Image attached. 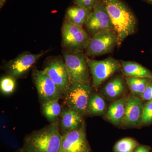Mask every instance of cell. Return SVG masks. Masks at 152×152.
<instances>
[{
  "mask_svg": "<svg viewBox=\"0 0 152 152\" xmlns=\"http://www.w3.org/2000/svg\"><path fill=\"white\" fill-rule=\"evenodd\" d=\"M7 0H0V7L1 8L6 3Z\"/></svg>",
  "mask_w": 152,
  "mask_h": 152,
  "instance_id": "obj_28",
  "label": "cell"
},
{
  "mask_svg": "<svg viewBox=\"0 0 152 152\" xmlns=\"http://www.w3.org/2000/svg\"><path fill=\"white\" fill-rule=\"evenodd\" d=\"M124 80L119 76L111 80L103 88L104 95L110 99H115L122 94L124 90Z\"/></svg>",
  "mask_w": 152,
  "mask_h": 152,
  "instance_id": "obj_20",
  "label": "cell"
},
{
  "mask_svg": "<svg viewBox=\"0 0 152 152\" xmlns=\"http://www.w3.org/2000/svg\"><path fill=\"white\" fill-rule=\"evenodd\" d=\"M105 101L101 95L98 94L91 95L87 106L86 114L93 116H100L105 113Z\"/></svg>",
  "mask_w": 152,
  "mask_h": 152,
  "instance_id": "obj_19",
  "label": "cell"
},
{
  "mask_svg": "<svg viewBox=\"0 0 152 152\" xmlns=\"http://www.w3.org/2000/svg\"><path fill=\"white\" fill-rule=\"evenodd\" d=\"M32 77L42 104L50 101L59 100L64 97L58 87L43 70L34 69Z\"/></svg>",
  "mask_w": 152,
  "mask_h": 152,
  "instance_id": "obj_8",
  "label": "cell"
},
{
  "mask_svg": "<svg viewBox=\"0 0 152 152\" xmlns=\"http://www.w3.org/2000/svg\"><path fill=\"white\" fill-rule=\"evenodd\" d=\"M43 70L52 79L64 95L67 93L72 83L64 58L56 56L49 58L46 61Z\"/></svg>",
  "mask_w": 152,
  "mask_h": 152,
  "instance_id": "obj_7",
  "label": "cell"
},
{
  "mask_svg": "<svg viewBox=\"0 0 152 152\" xmlns=\"http://www.w3.org/2000/svg\"><path fill=\"white\" fill-rule=\"evenodd\" d=\"M121 71L126 77H147L152 79V72L138 63L135 62L121 61Z\"/></svg>",
  "mask_w": 152,
  "mask_h": 152,
  "instance_id": "obj_15",
  "label": "cell"
},
{
  "mask_svg": "<svg viewBox=\"0 0 152 152\" xmlns=\"http://www.w3.org/2000/svg\"><path fill=\"white\" fill-rule=\"evenodd\" d=\"M48 52L49 50L41 52L37 54L24 52L6 64L5 66L6 72L8 75L16 80L23 77L28 73L37 61Z\"/></svg>",
  "mask_w": 152,
  "mask_h": 152,
  "instance_id": "obj_12",
  "label": "cell"
},
{
  "mask_svg": "<svg viewBox=\"0 0 152 152\" xmlns=\"http://www.w3.org/2000/svg\"><path fill=\"white\" fill-rule=\"evenodd\" d=\"M118 44L116 34L113 30H105L91 37L86 48L87 56L94 57L110 53Z\"/></svg>",
  "mask_w": 152,
  "mask_h": 152,
  "instance_id": "obj_9",
  "label": "cell"
},
{
  "mask_svg": "<svg viewBox=\"0 0 152 152\" xmlns=\"http://www.w3.org/2000/svg\"><path fill=\"white\" fill-rule=\"evenodd\" d=\"M116 34L117 46L119 47L129 36L135 32L137 26L135 16L126 4L121 0H104Z\"/></svg>",
  "mask_w": 152,
  "mask_h": 152,
  "instance_id": "obj_2",
  "label": "cell"
},
{
  "mask_svg": "<svg viewBox=\"0 0 152 152\" xmlns=\"http://www.w3.org/2000/svg\"><path fill=\"white\" fill-rule=\"evenodd\" d=\"M139 146L138 143L131 138H125L118 141L114 147V152H129Z\"/></svg>",
  "mask_w": 152,
  "mask_h": 152,
  "instance_id": "obj_22",
  "label": "cell"
},
{
  "mask_svg": "<svg viewBox=\"0 0 152 152\" xmlns=\"http://www.w3.org/2000/svg\"><path fill=\"white\" fill-rule=\"evenodd\" d=\"M87 63L92 77V86L96 90L121 68V62L111 57L100 61L88 57Z\"/></svg>",
  "mask_w": 152,
  "mask_h": 152,
  "instance_id": "obj_6",
  "label": "cell"
},
{
  "mask_svg": "<svg viewBox=\"0 0 152 152\" xmlns=\"http://www.w3.org/2000/svg\"><path fill=\"white\" fill-rule=\"evenodd\" d=\"M98 0H74L76 5L88 9H94Z\"/></svg>",
  "mask_w": 152,
  "mask_h": 152,
  "instance_id": "obj_25",
  "label": "cell"
},
{
  "mask_svg": "<svg viewBox=\"0 0 152 152\" xmlns=\"http://www.w3.org/2000/svg\"><path fill=\"white\" fill-rule=\"evenodd\" d=\"M135 152V151H130V152Z\"/></svg>",
  "mask_w": 152,
  "mask_h": 152,
  "instance_id": "obj_30",
  "label": "cell"
},
{
  "mask_svg": "<svg viewBox=\"0 0 152 152\" xmlns=\"http://www.w3.org/2000/svg\"><path fill=\"white\" fill-rule=\"evenodd\" d=\"M152 123V101H148L144 105L142 124L148 125Z\"/></svg>",
  "mask_w": 152,
  "mask_h": 152,
  "instance_id": "obj_24",
  "label": "cell"
},
{
  "mask_svg": "<svg viewBox=\"0 0 152 152\" xmlns=\"http://www.w3.org/2000/svg\"><path fill=\"white\" fill-rule=\"evenodd\" d=\"M144 105L141 99L133 94L129 95L126 102L122 125L134 127L142 124Z\"/></svg>",
  "mask_w": 152,
  "mask_h": 152,
  "instance_id": "obj_13",
  "label": "cell"
},
{
  "mask_svg": "<svg viewBox=\"0 0 152 152\" xmlns=\"http://www.w3.org/2000/svg\"><path fill=\"white\" fill-rule=\"evenodd\" d=\"M93 10L75 5L68 8L66 13V18L72 23L83 27L86 23Z\"/></svg>",
  "mask_w": 152,
  "mask_h": 152,
  "instance_id": "obj_16",
  "label": "cell"
},
{
  "mask_svg": "<svg viewBox=\"0 0 152 152\" xmlns=\"http://www.w3.org/2000/svg\"><path fill=\"white\" fill-rule=\"evenodd\" d=\"M141 97L143 100L152 101V80L148 85Z\"/></svg>",
  "mask_w": 152,
  "mask_h": 152,
  "instance_id": "obj_26",
  "label": "cell"
},
{
  "mask_svg": "<svg viewBox=\"0 0 152 152\" xmlns=\"http://www.w3.org/2000/svg\"><path fill=\"white\" fill-rule=\"evenodd\" d=\"M152 80V79L147 77H126V78L127 84L132 94L138 97H141Z\"/></svg>",
  "mask_w": 152,
  "mask_h": 152,
  "instance_id": "obj_21",
  "label": "cell"
},
{
  "mask_svg": "<svg viewBox=\"0 0 152 152\" xmlns=\"http://www.w3.org/2000/svg\"><path fill=\"white\" fill-rule=\"evenodd\" d=\"M62 134L59 122L50 124L26 136L21 152H59Z\"/></svg>",
  "mask_w": 152,
  "mask_h": 152,
  "instance_id": "obj_1",
  "label": "cell"
},
{
  "mask_svg": "<svg viewBox=\"0 0 152 152\" xmlns=\"http://www.w3.org/2000/svg\"><path fill=\"white\" fill-rule=\"evenodd\" d=\"M59 152H92L85 123L79 129L62 134Z\"/></svg>",
  "mask_w": 152,
  "mask_h": 152,
  "instance_id": "obj_11",
  "label": "cell"
},
{
  "mask_svg": "<svg viewBox=\"0 0 152 152\" xmlns=\"http://www.w3.org/2000/svg\"><path fill=\"white\" fill-rule=\"evenodd\" d=\"M18 152H21L20 151H18Z\"/></svg>",
  "mask_w": 152,
  "mask_h": 152,
  "instance_id": "obj_31",
  "label": "cell"
},
{
  "mask_svg": "<svg viewBox=\"0 0 152 152\" xmlns=\"http://www.w3.org/2000/svg\"><path fill=\"white\" fill-rule=\"evenodd\" d=\"M90 37L105 30H113L104 0H98L85 25Z\"/></svg>",
  "mask_w": 152,
  "mask_h": 152,
  "instance_id": "obj_10",
  "label": "cell"
},
{
  "mask_svg": "<svg viewBox=\"0 0 152 152\" xmlns=\"http://www.w3.org/2000/svg\"><path fill=\"white\" fill-rule=\"evenodd\" d=\"M16 87V79L10 75L5 76L1 79L0 89L4 95H10L13 92Z\"/></svg>",
  "mask_w": 152,
  "mask_h": 152,
  "instance_id": "obj_23",
  "label": "cell"
},
{
  "mask_svg": "<svg viewBox=\"0 0 152 152\" xmlns=\"http://www.w3.org/2000/svg\"><path fill=\"white\" fill-rule=\"evenodd\" d=\"M127 99V97H123L112 103L109 106L106 118L114 124L122 125Z\"/></svg>",
  "mask_w": 152,
  "mask_h": 152,
  "instance_id": "obj_17",
  "label": "cell"
},
{
  "mask_svg": "<svg viewBox=\"0 0 152 152\" xmlns=\"http://www.w3.org/2000/svg\"><path fill=\"white\" fill-rule=\"evenodd\" d=\"M92 92V88L90 83H72L67 93L64 95L65 104L67 108L84 115L86 113Z\"/></svg>",
  "mask_w": 152,
  "mask_h": 152,
  "instance_id": "obj_5",
  "label": "cell"
},
{
  "mask_svg": "<svg viewBox=\"0 0 152 152\" xmlns=\"http://www.w3.org/2000/svg\"><path fill=\"white\" fill-rule=\"evenodd\" d=\"M59 100L50 101L42 104V112L50 124L59 122L62 110Z\"/></svg>",
  "mask_w": 152,
  "mask_h": 152,
  "instance_id": "obj_18",
  "label": "cell"
},
{
  "mask_svg": "<svg viewBox=\"0 0 152 152\" xmlns=\"http://www.w3.org/2000/svg\"><path fill=\"white\" fill-rule=\"evenodd\" d=\"M146 1L152 4V0H146Z\"/></svg>",
  "mask_w": 152,
  "mask_h": 152,
  "instance_id": "obj_29",
  "label": "cell"
},
{
  "mask_svg": "<svg viewBox=\"0 0 152 152\" xmlns=\"http://www.w3.org/2000/svg\"><path fill=\"white\" fill-rule=\"evenodd\" d=\"M63 58L67 67L71 83H90V70L87 63V55L83 52L64 50Z\"/></svg>",
  "mask_w": 152,
  "mask_h": 152,
  "instance_id": "obj_4",
  "label": "cell"
},
{
  "mask_svg": "<svg viewBox=\"0 0 152 152\" xmlns=\"http://www.w3.org/2000/svg\"><path fill=\"white\" fill-rule=\"evenodd\" d=\"M60 122V132L61 134L79 129L85 123L83 116L67 108L63 109Z\"/></svg>",
  "mask_w": 152,
  "mask_h": 152,
  "instance_id": "obj_14",
  "label": "cell"
},
{
  "mask_svg": "<svg viewBox=\"0 0 152 152\" xmlns=\"http://www.w3.org/2000/svg\"><path fill=\"white\" fill-rule=\"evenodd\" d=\"M151 148L145 145H139L136 148L135 152H150Z\"/></svg>",
  "mask_w": 152,
  "mask_h": 152,
  "instance_id": "obj_27",
  "label": "cell"
},
{
  "mask_svg": "<svg viewBox=\"0 0 152 152\" xmlns=\"http://www.w3.org/2000/svg\"><path fill=\"white\" fill-rule=\"evenodd\" d=\"M62 46L65 50L83 52L90 37L83 27L72 23L65 18L61 28Z\"/></svg>",
  "mask_w": 152,
  "mask_h": 152,
  "instance_id": "obj_3",
  "label": "cell"
}]
</instances>
